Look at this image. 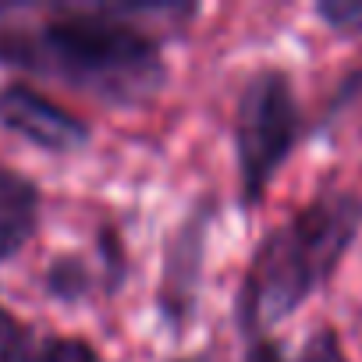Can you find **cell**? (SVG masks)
Listing matches in <instances>:
<instances>
[{
	"label": "cell",
	"mask_w": 362,
	"mask_h": 362,
	"mask_svg": "<svg viewBox=\"0 0 362 362\" xmlns=\"http://www.w3.org/2000/svg\"><path fill=\"white\" fill-rule=\"evenodd\" d=\"M192 15H196L192 4L57 8L54 18L33 29L29 25L0 29V64L57 78L107 103L135 107L149 100L167 78L160 40L153 33L156 25L149 22L153 18L174 22Z\"/></svg>",
	"instance_id": "obj_1"
},
{
	"label": "cell",
	"mask_w": 362,
	"mask_h": 362,
	"mask_svg": "<svg viewBox=\"0 0 362 362\" xmlns=\"http://www.w3.org/2000/svg\"><path fill=\"white\" fill-rule=\"evenodd\" d=\"M362 231L358 192H323L277 224L252 252L238 291V327L256 341L298 313L344 263Z\"/></svg>",
	"instance_id": "obj_2"
},
{
	"label": "cell",
	"mask_w": 362,
	"mask_h": 362,
	"mask_svg": "<svg viewBox=\"0 0 362 362\" xmlns=\"http://www.w3.org/2000/svg\"><path fill=\"white\" fill-rule=\"evenodd\" d=\"M302 139V107L291 86V75L281 68L256 71L235 110V153L242 174L245 206H256L281 170V163L295 153Z\"/></svg>",
	"instance_id": "obj_3"
},
{
	"label": "cell",
	"mask_w": 362,
	"mask_h": 362,
	"mask_svg": "<svg viewBox=\"0 0 362 362\" xmlns=\"http://www.w3.org/2000/svg\"><path fill=\"white\" fill-rule=\"evenodd\" d=\"M0 124L47 153H78L89 142V124L57 107L33 86L11 82L0 89Z\"/></svg>",
	"instance_id": "obj_4"
},
{
	"label": "cell",
	"mask_w": 362,
	"mask_h": 362,
	"mask_svg": "<svg viewBox=\"0 0 362 362\" xmlns=\"http://www.w3.org/2000/svg\"><path fill=\"white\" fill-rule=\"evenodd\" d=\"M40 224V189L8 163H0V263L22 252Z\"/></svg>",
	"instance_id": "obj_5"
},
{
	"label": "cell",
	"mask_w": 362,
	"mask_h": 362,
	"mask_svg": "<svg viewBox=\"0 0 362 362\" xmlns=\"http://www.w3.org/2000/svg\"><path fill=\"white\" fill-rule=\"evenodd\" d=\"M203 238H206V217L189 221L177 231V238L167 249V277H163V309L167 320H181L185 309L192 305V288L199 277L203 263Z\"/></svg>",
	"instance_id": "obj_6"
},
{
	"label": "cell",
	"mask_w": 362,
	"mask_h": 362,
	"mask_svg": "<svg viewBox=\"0 0 362 362\" xmlns=\"http://www.w3.org/2000/svg\"><path fill=\"white\" fill-rule=\"evenodd\" d=\"M4 362H100V351L82 337L33 341V330H25L15 341V348L4 355Z\"/></svg>",
	"instance_id": "obj_7"
},
{
	"label": "cell",
	"mask_w": 362,
	"mask_h": 362,
	"mask_svg": "<svg viewBox=\"0 0 362 362\" xmlns=\"http://www.w3.org/2000/svg\"><path fill=\"white\" fill-rule=\"evenodd\" d=\"M316 18L344 40L362 36V0H323L316 4Z\"/></svg>",
	"instance_id": "obj_8"
},
{
	"label": "cell",
	"mask_w": 362,
	"mask_h": 362,
	"mask_svg": "<svg viewBox=\"0 0 362 362\" xmlns=\"http://www.w3.org/2000/svg\"><path fill=\"white\" fill-rule=\"evenodd\" d=\"M86 281H89V274H86V263H78V259H57L50 267V274H47L50 295H57L64 302L82 298L86 295Z\"/></svg>",
	"instance_id": "obj_9"
},
{
	"label": "cell",
	"mask_w": 362,
	"mask_h": 362,
	"mask_svg": "<svg viewBox=\"0 0 362 362\" xmlns=\"http://www.w3.org/2000/svg\"><path fill=\"white\" fill-rule=\"evenodd\" d=\"M295 362H348V355H344V344H341L334 327H316L305 337Z\"/></svg>",
	"instance_id": "obj_10"
},
{
	"label": "cell",
	"mask_w": 362,
	"mask_h": 362,
	"mask_svg": "<svg viewBox=\"0 0 362 362\" xmlns=\"http://www.w3.org/2000/svg\"><path fill=\"white\" fill-rule=\"evenodd\" d=\"M25 334V327L4 309V305H0V362H4V355L15 348V341Z\"/></svg>",
	"instance_id": "obj_11"
},
{
	"label": "cell",
	"mask_w": 362,
	"mask_h": 362,
	"mask_svg": "<svg viewBox=\"0 0 362 362\" xmlns=\"http://www.w3.org/2000/svg\"><path fill=\"white\" fill-rule=\"evenodd\" d=\"M245 362H284V351H281V344H277L274 337H256V341L249 344Z\"/></svg>",
	"instance_id": "obj_12"
}]
</instances>
